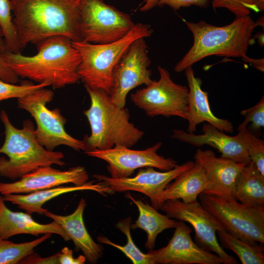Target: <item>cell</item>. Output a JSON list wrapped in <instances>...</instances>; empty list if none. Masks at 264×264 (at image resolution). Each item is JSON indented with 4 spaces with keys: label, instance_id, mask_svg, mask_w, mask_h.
Segmentation results:
<instances>
[{
    "label": "cell",
    "instance_id": "6da1fadb",
    "mask_svg": "<svg viewBox=\"0 0 264 264\" xmlns=\"http://www.w3.org/2000/svg\"><path fill=\"white\" fill-rule=\"evenodd\" d=\"M21 50L51 37L63 35L82 42L76 0H10Z\"/></svg>",
    "mask_w": 264,
    "mask_h": 264
},
{
    "label": "cell",
    "instance_id": "7a4b0ae2",
    "mask_svg": "<svg viewBox=\"0 0 264 264\" xmlns=\"http://www.w3.org/2000/svg\"><path fill=\"white\" fill-rule=\"evenodd\" d=\"M38 53L24 56L7 51L0 54L19 77L38 84L46 83L54 88L75 84L80 80L77 68L79 52L68 37L58 35L47 38L36 45Z\"/></svg>",
    "mask_w": 264,
    "mask_h": 264
},
{
    "label": "cell",
    "instance_id": "3957f363",
    "mask_svg": "<svg viewBox=\"0 0 264 264\" xmlns=\"http://www.w3.org/2000/svg\"><path fill=\"white\" fill-rule=\"evenodd\" d=\"M185 22L193 35L194 43L175 66L176 72L211 55L241 58L246 55L249 45L254 42L252 33L258 26L249 15L236 17L231 23L222 26L204 21Z\"/></svg>",
    "mask_w": 264,
    "mask_h": 264
},
{
    "label": "cell",
    "instance_id": "277c9868",
    "mask_svg": "<svg viewBox=\"0 0 264 264\" xmlns=\"http://www.w3.org/2000/svg\"><path fill=\"white\" fill-rule=\"evenodd\" d=\"M85 88L90 106L84 114L89 122L91 133L83 140L85 152L107 150L116 145L131 148L135 145L144 133L130 122L128 110L114 104L110 94L103 90Z\"/></svg>",
    "mask_w": 264,
    "mask_h": 264
},
{
    "label": "cell",
    "instance_id": "5b68a950",
    "mask_svg": "<svg viewBox=\"0 0 264 264\" xmlns=\"http://www.w3.org/2000/svg\"><path fill=\"white\" fill-rule=\"evenodd\" d=\"M0 118L5 133L0 153L8 157H0L1 176L16 180L41 167L66 165L63 161L65 157L63 153L48 150L38 142L34 126L30 120H25L22 128L18 129L12 124L5 110L1 111Z\"/></svg>",
    "mask_w": 264,
    "mask_h": 264
},
{
    "label": "cell",
    "instance_id": "8992f818",
    "mask_svg": "<svg viewBox=\"0 0 264 264\" xmlns=\"http://www.w3.org/2000/svg\"><path fill=\"white\" fill-rule=\"evenodd\" d=\"M153 33L151 25L139 22L125 36L113 42L94 44L72 41L81 55L77 73L85 87L102 89L110 94L114 68L125 51L135 40L149 37Z\"/></svg>",
    "mask_w": 264,
    "mask_h": 264
},
{
    "label": "cell",
    "instance_id": "52a82bcc",
    "mask_svg": "<svg viewBox=\"0 0 264 264\" xmlns=\"http://www.w3.org/2000/svg\"><path fill=\"white\" fill-rule=\"evenodd\" d=\"M200 203L232 236L253 245L264 243V207L232 198L201 193Z\"/></svg>",
    "mask_w": 264,
    "mask_h": 264
},
{
    "label": "cell",
    "instance_id": "ba28073f",
    "mask_svg": "<svg viewBox=\"0 0 264 264\" xmlns=\"http://www.w3.org/2000/svg\"><path fill=\"white\" fill-rule=\"evenodd\" d=\"M46 88L18 98V108L29 112L35 121L37 127L35 133L37 140L49 151L64 145L76 151L85 152L84 141L72 137L65 130L66 119L60 110L55 108L50 110L47 108V103L53 99L54 92Z\"/></svg>",
    "mask_w": 264,
    "mask_h": 264
},
{
    "label": "cell",
    "instance_id": "9c48e42d",
    "mask_svg": "<svg viewBox=\"0 0 264 264\" xmlns=\"http://www.w3.org/2000/svg\"><path fill=\"white\" fill-rule=\"evenodd\" d=\"M82 42L104 44L117 41L134 25L131 16L104 0H82L79 3Z\"/></svg>",
    "mask_w": 264,
    "mask_h": 264
},
{
    "label": "cell",
    "instance_id": "30bf717a",
    "mask_svg": "<svg viewBox=\"0 0 264 264\" xmlns=\"http://www.w3.org/2000/svg\"><path fill=\"white\" fill-rule=\"evenodd\" d=\"M159 79L131 94L132 101L150 117L177 116L187 120L189 89L175 83L168 71L158 66Z\"/></svg>",
    "mask_w": 264,
    "mask_h": 264
},
{
    "label": "cell",
    "instance_id": "8fae6325",
    "mask_svg": "<svg viewBox=\"0 0 264 264\" xmlns=\"http://www.w3.org/2000/svg\"><path fill=\"white\" fill-rule=\"evenodd\" d=\"M172 219L186 221L192 225L195 232V242L200 247L219 256L223 264H238L236 259L228 254L220 245L217 231L221 224L197 200L186 203L178 199L164 201L160 209Z\"/></svg>",
    "mask_w": 264,
    "mask_h": 264
},
{
    "label": "cell",
    "instance_id": "7c38bea8",
    "mask_svg": "<svg viewBox=\"0 0 264 264\" xmlns=\"http://www.w3.org/2000/svg\"><path fill=\"white\" fill-rule=\"evenodd\" d=\"M162 145L158 142L143 150H134L123 145H116L107 150H93L85 152L89 156L106 161L108 172L112 178L131 177L135 170L152 167L161 171L170 170L177 164L171 158H165L157 154Z\"/></svg>",
    "mask_w": 264,
    "mask_h": 264
},
{
    "label": "cell",
    "instance_id": "4fadbf2b",
    "mask_svg": "<svg viewBox=\"0 0 264 264\" xmlns=\"http://www.w3.org/2000/svg\"><path fill=\"white\" fill-rule=\"evenodd\" d=\"M148 49L144 38L135 40L114 68L110 95L112 101L120 107H125L127 94L132 89L142 85L146 86L153 81Z\"/></svg>",
    "mask_w": 264,
    "mask_h": 264
},
{
    "label": "cell",
    "instance_id": "5bb4252c",
    "mask_svg": "<svg viewBox=\"0 0 264 264\" xmlns=\"http://www.w3.org/2000/svg\"><path fill=\"white\" fill-rule=\"evenodd\" d=\"M195 162L188 161L174 168L158 172L152 167L140 169L133 177L112 178L103 175L95 174L93 177L104 182L113 192L133 191L140 192L150 199L152 206L156 210L162 204L161 196L167 185L179 174L192 166Z\"/></svg>",
    "mask_w": 264,
    "mask_h": 264
},
{
    "label": "cell",
    "instance_id": "9a60e30c",
    "mask_svg": "<svg viewBox=\"0 0 264 264\" xmlns=\"http://www.w3.org/2000/svg\"><path fill=\"white\" fill-rule=\"evenodd\" d=\"M168 244L147 253L154 264H221L217 254L204 250L192 240V229L184 221H178Z\"/></svg>",
    "mask_w": 264,
    "mask_h": 264
},
{
    "label": "cell",
    "instance_id": "2e32d148",
    "mask_svg": "<svg viewBox=\"0 0 264 264\" xmlns=\"http://www.w3.org/2000/svg\"><path fill=\"white\" fill-rule=\"evenodd\" d=\"M88 174L83 166L72 167L66 171L51 166H44L15 182H0V193L2 195L28 194L68 183L81 185L88 182Z\"/></svg>",
    "mask_w": 264,
    "mask_h": 264
},
{
    "label": "cell",
    "instance_id": "e0dca14e",
    "mask_svg": "<svg viewBox=\"0 0 264 264\" xmlns=\"http://www.w3.org/2000/svg\"><path fill=\"white\" fill-rule=\"evenodd\" d=\"M203 133L196 134L182 130H175L171 136L172 138L201 147L210 145L221 153V156L236 162L247 164L251 161L247 154L243 129L238 131L235 136L226 135L209 123L202 126Z\"/></svg>",
    "mask_w": 264,
    "mask_h": 264
},
{
    "label": "cell",
    "instance_id": "ac0fdd59",
    "mask_svg": "<svg viewBox=\"0 0 264 264\" xmlns=\"http://www.w3.org/2000/svg\"><path fill=\"white\" fill-rule=\"evenodd\" d=\"M194 157L195 162L204 170L207 178V187L202 193L234 198L236 180L246 164L217 157L213 151L199 148L197 150Z\"/></svg>",
    "mask_w": 264,
    "mask_h": 264
},
{
    "label": "cell",
    "instance_id": "d6986e66",
    "mask_svg": "<svg viewBox=\"0 0 264 264\" xmlns=\"http://www.w3.org/2000/svg\"><path fill=\"white\" fill-rule=\"evenodd\" d=\"M184 71L189 89L187 132L194 133L198 124L206 122L223 132L232 133L234 127L232 122L218 118L212 112L208 92L202 89V81L195 76L192 67L189 66Z\"/></svg>",
    "mask_w": 264,
    "mask_h": 264
},
{
    "label": "cell",
    "instance_id": "ffe728a7",
    "mask_svg": "<svg viewBox=\"0 0 264 264\" xmlns=\"http://www.w3.org/2000/svg\"><path fill=\"white\" fill-rule=\"evenodd\" d=\"M86 205V200L82 198L71 214L59 215L47 210L44 215L60 225L69 240L74 242L76 250H81L89 263L95 264L102 257L103 248L102 245L93 241L86 228L83 213Z\"/></svg>",
    "mask_w": 264,
    "mask_h": 264
},
{
    "label": "cell",
    "instance_id": "44dd1931",
    "mask_svg": "<svg viewBox=\"0 0 264 264\" xmlns=\"http://www.w3.org/2000/svg\"><path fill=\"white\" fill-rule=\"evenodd\" d=\"M95 180L88 181L81 185L72 186H57L49 189L36 191L34 192L21 194H9L2 196L3 200L10 202L26 213L32 214L37 213L44 215L46 209L43 208V205L47 201L64 194L78 191H93L102 196H106L114 193L104 182L99 181L95 183Z\"/></svg>",
    "mask_w": 264,
    "mask_h": 264
},
{
    "label": "cell",
    "instance_id": "7402d4cb",
    "mask_svg": "<svg viewBox=\"0 0 264 264\" xmlns=\"http://www.w3.org/2000/svg\"><path fill=\"white\" fill-rule=\"evenodd\" d=\"M0 196V238L7 240L20 234L38 236L51 233L60 236L65 241H70L63 228L55 221L47 224L36 222L27 213L9 209Z\"/></svg>",
    "mask_w": 264,
    "mask_h": 264
},
{
    "label": "cell",
    "instance_id": "603a6c76",
    "mask_svg": "<svg viewBox=\"0 0 264 264\" xmlns=\"http://www.w3.org/2000/svg\"><path fill=\"white\" fill-rule=\"evenodd\" d=\"M166 186L161 196L162 203L169 199H178L189 203L197 200L208 185L207 176L202 167L195 162L194 165L179 174Z\"/></svg>",
    "mask_w": 264,
    "mask_h": 264
},
{
    "label": "cell",
    "instance_id": "cb8c5ba5",
    "mask_svg": "<svg viewBox=\"0 0 264 264\" xmlns=\"http://www.w3.org/2000/svg\"><path fill=\"white\" fill-rule=\"evenodd\" d=\"M125 196L136 205L139 211L138 218L133 223L131 224V229L140 228L145 231L147 236L145 246L149 250L153 249L158 235L167 229L175 228L177 220L172 219L166 215L158 213L152 206L140 199L134 198L129 192Z\"/></svg>",
    "mask_w": 264,
    "mask_h": 264
},
{
    "label": "cell",
    "instance_id": "d4e9b609",
    "mask_svg": "<svg viewBox=\"0 0 264 264\" xmlns=\"http://www.w3.org/2000/svg\"><path fill=\"white\" fill-rule=\"evenodd\" d=\"M233 196L242 203L264 207V176L252 161L240 173Z\"/></svg>",
    "mask_w": 264,
    "mask_h": 264
},
{
    "label": "cell",
    "instance_id": "484cf974",
    "mask_svg": "<svg viewBox=\"0 0 264 264\" xmlns=\"http://www.w3.org/2000/svg\"><path fill=\"white\" fill-rule=\"evenodd\" d=\"M220 245L231 250L239 257L242 264H264V248L262 243L253 245L226 232L223 228L217 231Z\"/></svg>",
    "mask_w": 264,
    "mask_h": 264
},
{
    "label": "cell",
    "instance_id": "4316f807",
    "mask_svg": "<svg viewBox=\"0 0 264 264\" xmlns=\"http://www.w3.org/2000/svg\"><path fill=\"white\" fill-rule=\"evenodd\" d=\"M131 221L132 218L130 217L120 220L115 225L116 227L123 233L127 237V243L125 245L117 244L107 237L101 235L97 237L98 242L120 250L131 260L133 264H154L149 254L142 252L133 242L130 231Z\"/></svg>",
    "mask_w": 264,
    "mask_h": 264
},
{
    "label": "cell",
    "instance_id": "83f0119b",
    "mask_svg": "<svg viewBox=\"0 0 264 264\" xmlns=\"http://www.w3.org/2000/svg\"><path fill=\"white\" fill-rule=\"evenodd\" d=\"M52 235L44 234L33 241L17 243L0 238V264H16L34 252V249Z\"/></svg>",
    "mask_w": 264,
    "mask_h": 264
},
{
    "label": "cell",
    "instance_id": "f1b7e54d",
    "mask_svg": "<svg viewBox=\"0 0 264 264\" xmlns=\"http://www.w3.org/2000/svg\"><path fill=\"white\" fill-rule=\"evenodd\" d=\"M11 11L10 0H0V27L4 39L5 51L20 53Z\"/></svg>",
    "mask_w": 264,
    "mask_h": 264
},
{
    "label": "cell",
    "instance_id": "f546056e",
    "mask_svg": "<svg viewBox=\"0 0 264 264\" xmlns=\"http://www.w3.org/2000/svg\"><path fill=\"white\" fill-rule=\"evenodd\" d=\"M214 8H224L236 17L249 15L250 10L259 12L264 10V0H212Z\"/></svg>",
    "mask_w": 264,
    "mask_h": 264
},
{
    "label": "cell",
    "instance_id": "4dcf8cb0",
    "mask_svg": "<svg viewBox=\"0 0 264 264\" xmlns=\"http://www.w3.org/2000/svg\"><path fill=\"white\" fill-rule=\"evenodd\" d=\"M241 114L244 117L237 130L247 128L253 133L259 137L261 131L264 127V97L253 107L242 110Z\"/></svg>",
    "mask_w": 264,
    "mask_h": 264
},
{
    "label": "cell",
    "instance_id": "1f68e13d",
    "mask_svg": "<svg viewBox=\"0 0 264 264\" xmlns=\"http://www.w3.org/2000/svg\"><path fill=\"white\" fill-rule=\"evenodd\" d=\"M243 134L249 157L264 176V141L247 128L243 129Z\"/></svg>",
    "mask_w": 264,
    "mask_h": 264
},
{
    "label": "cell",
    "instance_id": "d6a6232c",
    "mask_svg": "<svg viewBox=\"0 0 264 264\" xmlns=\"http://www.w3.org/2000/svg\"><path fill=\"white\" fill-rule=\"evenodd\" d=\"M50 84L43 83L34 84L24 82L20 85L8 83L0 79V102L10 98H19L35 90L50 86Z\"/></svg>",
    "mask_w": 264,
    "mask_h": 264
},
{
    "label": "cell",
    "instance_id": "836d02e7",
    "mask_svg": "<svg viewBox=\"0 0 264 264\" xmlns=\"http://www.w3.org/2000/svg\"><path fill=\"white\" fill-rule=\"evenodd\" d=\"M211 0H159L157 5L160 7L167 5L173 10L177 11L181 7H187L192 5L205 8L209 6Z\"/></svg>",
    "mask_w": 264,
    "mask_h": 264
},
{
    "label": "cell",
    "instance_id": "e575fe53",
    "mask_svg": "<svg viewBox=\"0 0 264 264\" xmlns=\"http://www.w3.org/2000/svg\"><path fill=\"white\" fill-rule=\"evenodd\" d=\"M59 252L45 258L40 257L34 252L22 259L19 264H59Z\"/></svg>",
    "mask_w": 264,
    "mask_h": 264
},
{
    "label": "cell",
    "instance_id": "d590c367",
    "mask_svg": "<svg viewBox=\"0 0 264 264\" xmlns=\"http://www.w3.org/2000/svg\"><path fill=\"white\" fill-rule=\"evenodd\" d=\"M84 255H79L77 258H74L73 251L67 247H64L59 252L58 260L60 264H84L86 261Z\"/></svg>",
    "mask_w": 264,
    "mask_h": 264
},
{
    "label": "cell",
    "instance_id": "8d00e7d4",
    "mask_svg": "<svg viewBox=\"0 0 264 264\" xmlns=\"http://www.w3.org/2000/svg\"><path fill=\"white\" fill-rule=\"evenodd\" d=\"M0 79L8 83L15 84L19 80V77L9 66L0 54Z\"/></svg>",
    "mask_w": 264,
    "mask_h": 264
},
{
    "label": "cell",
    "instance_id": "74e56055",
    "mask_svg": "<svg viewBox=\"0 0 264 264\" xmlns=\"http://www.w3.org/2000/svg\"><path fill=\"white\" fill-rule=\"evenodd\" d=\"M243 61L250 63L257 69L261 72L264 71V58L255 59L248 57L246 55L242 57Z\"/></svg>",
    "mask_w": 264,
    "mask_h": 264
},
{
    "label": "cell",
    "instance_id": "f35d334b",
    "mask_svg": "<svg viewBox=\"0 0 264 264\" xmlns=\"http://www.w3.org/2000/svg\"><path fill=\"white\" fill-rule=\"evenodd\" d=\"M159 0H145L144 4L139 9L142 12L149 11L157 5Z\"/></svg>",
    "mask_w": 264,
    "mask_h": 264
},
{
    "label": "cell",
    "instance_id": "ab89813d",
    "mask_svg": "<svg viewBox=\"0 0 264 264\" xmlns=\"http://www.w3.org/2000/svg\"><path fill=\"white\" fill-rule=\"evenodd\" d=\"M5 51V46L2 31L0 27V54Z\"/></svg>",
    "mask_w": 264,
    "mask_h": 264
},
{
    "label": "cell",
    "instance_id": "60d3db41",
    "mask_svg": "<svg viewBox=\"0 0 264 264\" xmlns=\"http://www.w3.org/2000/svg\"><path fill=\"white\" fill-rule=\"evenodd\" d=\"M257 38L258 39V42H259V44L261 46H263L264 45V33H258L257 34L254 36V39Z\"/></svg>",
    "mask_w": 264,
    "mask_h": 264
},
{
    "label": "cell",
    "instance_id": "b9f144b4",
    "mask_svg": "<svg viewBox=\"0 0 264 264\" xmlns=\"http://www.w3.org/2000/svg\"><path fill=\"white\" fill-rule=\"evenodd\" d=\"M82 0H76L78 3H79Z\"/></svg>",
    "mask_w": 264,
    "mask_h": 264
}]
</instances>
